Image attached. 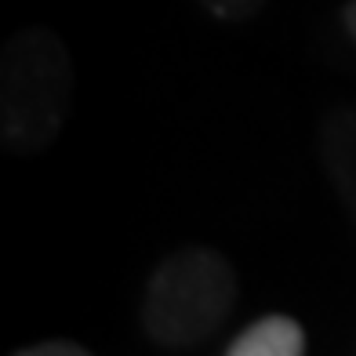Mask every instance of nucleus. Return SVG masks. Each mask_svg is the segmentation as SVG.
Returning <instances> with one entry per match:
<instances>
[{
    "label": "nucleus",
    "instance_id": "obj_1",
    "mask_svg": "<svg viewBox=\"0 0 356 356\" xmlns=\"http://www.w3.org/2000/svg\"><path fill=\"white\" fill-rule=\"evenodd\" d=\"M73 106V58L58 33L26 26L0 51V145L15 156L55 142Z\"/></svg>",
    "mask_w": 356,
    "mask_h": 356
},
{
    "label": "nucleus",
    "instance_id": "obj_2",
    "mask_svg": "<svg viewBox=\"0 0 356 356\" xmlns=\"http://www.w3.org/2000/svg\"><path fill=\"white\" fill-rule=\"evenodd\" d=\"M236 269L215 248L171 251L142 291L138 320L153 346L168 353L197 349L236 305Z\"/></svg>",
    "mask_w": 356,
    "mask_h": 356
},
{
    "label": "nucleus",
    "instance_id": "obj_3",
    "mask_svg": "<svg viewBox=\"0 0 356 356\" xmlns=\"http://www.w3.org/2000/svg\"><path fill=\"white\" fill-rule=\"evenodd\" d=\"M229 356H302L305 353V331L284 313H269L244 327L229 346Z\"/></svg>",
    "mask_w": 356,
    "mask_h": 356
},
{
    "label": "nucleus",
    "instance_id": "obj_4",
    "mask_svg": "<svg viewBox=\"0 0 356 356\" xmlns=\"http://www.w3.org/2000/svg\"><path fill=\"white\" fill-rule=\"evenodd\" d=\"M197 4L218 22H251L254 15H262L266 0H197Z\"/></svg>",
    "mask_w": 356,
    "mask_h": 356
},
{
    "label": "nucleus",
    "instance_id": "obj_5",
    "mask_svg": "<svg viewBox=\"0 0 356 356\" xmlns=\"http://www.w3.org/2000/svg\"><path fill=\"white\" fill-rule=\"evenodd\" d=\"M91 349L73 342V338H47V342H33V346H22L19 356H88Z\"/></svg>",
    "mask_w": 356,
    "mask_h": 356
},
{
    "label": "nucleus",
    "instance_id": "obj_6",
    "mask_svg": "<svg viewBox=\"0 0 356 356\" xmlns=\"http://www.w3.org/2000/svg\"><path fill=\"white\" fill-rule=\"evenodd\" d=\"M342 26H346V33H349V40L356 44V0H349V4L342 8Z\"/></svg>",
    "mask_w": 356,
    "mask_h": 356
}]
</instances>
